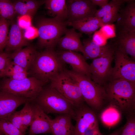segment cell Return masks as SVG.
I'll list each match as a JSON object with an SVG mask.
<instances>
[{
    "label": "cell",
    "instance_id": "ba28073f",
    "mask_svg": "<svg viewBox=\"0 0 135 135\" xmlns=\"http://www.w3.org/2000/svg\"><path fill=\"white\" fill-rule=\"evenodd\" d=\"M114 55V50L111 47L101 56L93 59L89 70L94 82L101 85L109 79Z\"/></svg>",
    "mask_w": 135,
    "mask_h": 135
},
{
    "label": "cell",
    "instance_id": "cb8c5ba5",
    "mask_svg": "<svg viewBox=\"0 0 135 135\" xmlns=\"http://www.w3.org/2000/svg\"><path fill=\"white\" fill-rule=\"evenodd\" d=\"M66 2L65 0H45V8L51 16L64 21L68 18Z\"/></svg>",
    "mask_w": 135,
    "mask_h": 135
},
{
    "label": "cell",
    "instance_id": "603a6c76",
    "mask_svg": "<svg viewBox=\"0 0 135 135\" xmlns=\"http://www.w3.org/2000/svg\"><path fill=\"white\" fill-rule=\"evenodd\" d=\"M45 0H20L13 2L16 13L20 16H34L39 7L44 4Z\"/></svg>",
    "mask_w": 135,
    "mask_h": 135
},
{
    "label": "cell",
    "instance_id": "8992f818",
    "mask_svg": "<svg viewBox=\"0 0 135 135\" xmlns=\"http://www.w3.org/2000/svg\"><path fill=\"white\" fill-rule=\"evenodd\" d=\"M45 84L33 76L20 80L8 78L3 82L0 88L1 91L25 98L31 102L35 100Z\"/></svg>",
    "mask_w": 135,
    "mask_h": 135
},
{
    "label": "cell",
    "instance_id": "5b68a950",
    "mask_svg": "<svg viewBox=\"0 0 135 135\" xmlns=\"http://www.w3.org/2000/svg\"><path fill=\"white\" fill-rule=\"evenodd\" d=\"M67 25L66 21L54 17L40 19L37 23L40 47L54 49L62 35L64 34Z\"/></svg>",
    "mask_w": 135,
    "mask_h": 135
},
{
    "label": "cell",
    "instance_id": "7a4b0ae2",
    "mask_svg": "<svg viewBox=\"0 0 135 135\" xmlns=\"http://www.w3.org/2000/svg\"><path fill=\"white\" fill-rule=\"evenodd\" d=\"M64 63L53 49L38 52L30 69L33 76L45 84L64 69Z\"/></svg>",
    "mask_w": 135,
    "mask_h": 135
},
{
    "label": "cell",
    "instance_id": "60d3db41",
    "mask_svg": "<svg viewBox=\"0 0 135 135\" xmlns=\"http://www.w3.org/2000/svg\"><path fill=\"white\" fill-rule=\"evenodd\" d=\"M4 134L0 131V135H3Z\"/></svg>",
    "mask_w": 135,
    "mask_h": 135
},
{
    "label": "cell",
    "instance_id": "8fae6325",
    "mask_svg": "<svg viewBox=\"0 0 135 135\" xmlns=\"http://www.w3.org/2000/svg\"><path fill=\"white\" fill-rule=\"evenodd\" d=\"M74 118L76 122L74 135H85L88 130L98 125L94 112L83 105L76 108Z\"/></svg>",
    "mask_w": 135,
    "mask_h": 135
},
{
    "label": "cell",
    "instance_id": "484cf974",
    "mask_svg": "<svg viewBox=\"0 0 135 135\" xmlns=\"http://www.w3.org/2000/svg\"><path fill=\"white\" fill-rule=\"evenodd\" d=\"M100 117L104 125L110 127L114 126L120 121L121 114L119 109L112 105L102 112Z\"/></svg>",
    "mask_w": 135,
    "mask_h": 135
},
{
    "label": "cell",
    "instance_id": "4dcf8cb0",
    "mask_svg": "<svg viewBox=\"0 0 135 135\" xmlns=\"http://www.w3.org/2000/svg\"><path fill=\"white\" fill-rule=\"evenodd\" d=\"M6 118L24 135L25 134L27 129L24 127L22 124L21 110L14 112Z\"/></svg>",
    "mask_w": 135,
    "mask_h": 135
},
{
    "label": "cell",
    "instance_id": "9c48e42d",
    "mask_svg": "<svg viewBox=\"0 0 135 135\" xmlns=\"http://www.w3.org/2000/svg\"><path fill=\"white\" fill-rule=\"evenodd\" d=\"M114 66L110 80L121 79L135 83V62L128 56L116 49L114 52Z\"/></svg>",
    "mask_w": 135,
    "mask_h": 135
},
{
    "label": "cell",
    "instance_id": "3957f363",
    "mask_svg": "<svg viewBox=\"0 0 135 135\" xmlns=\"http://www.w3.org/2000/svg\"><path fill=\"white\" fill-rule=\"evenodd\" d=\"M35 100L46 113L68 114L74 118L77 108L50 85L43 87Z\"/></svg>",
    "mask_w": 135,
    "mask_h": 135
},
{
    "label": "cell",
    "instance_id": "ac0fdd59",
    "mask_svg": "<svg viewBox=\"0 0 135 135\" xmlns=\"http://www.w3.org/2000/svg\"><path fill=\"white\" fill-rule=\"evenodd\" d=\"M38 52L34 47L29 45L10 53V58L11 61L28 72L32 66Z\"/></svg>",
    "mask_w": 135,
    "mask_h": 135
},
{
    "label": "cell",
    "instance_id": "74e56055",
    "mask_svg": "<svg viewBox=\"0 0 135 135\" xmlns=\"http://www.w3.org/2000/svg\"><path fill=\"white\" fill-rule=\"evenodd\" d=\"M31 17L28 15L20 16L18 18V26L22 29L24 30L31 26Z\"/></svg>",
    "mask_w": 135,
    "mask_h": 135
},
{
    "label": "cell",
    "instance_id": "277c9868",
    "mask_svg": "<svg viewBox=\"0 0 135 135\" xmlns=\"http://www.w3.org/2000/svg\"><path fill=\"white\" fill-rule=\"evenodd\" d=\"M64 70L78 84L84 101L92 108L97 110L100 108L106 98L104 88L85 75L72 70Z\"/></svg>",
    "mask_w": 135,
    "mask_h": 135
},
{
    "label": "cell",
    "instance_id": "f1b7e54d",
    "mask_svg": "<svg viewBox=\"0 0 135 135\" xmlns=\"http://www.w3.org/2000/svg\"><path fill=\"white\" fill-rule=\"evenodd\" d=\"M10 21L0 18V52H3L6 45Z\"/></svg>",
    "mask_w": 135,
    "mask_h": 135
},
{
    "label": "cell",
    "instance_id": "52a82bcc",
    "mask_svg": "<svg viewBox=\"0 0 135 135\" xmlns=\"http://www.w3.org/2000/svg\"><path fill=\"white\" fill-rule=\"evenodd\" d=\"M50 81V85L76 108L83 105L84 100L79 86L64 69L53 77Z\"/></svg>",
    "mask_w": 135,
    "mask_h": 135
},
{
    "label": "cell",
    "instance_id": "836d02e7",
    "mask_svg": "<svg viewBox=\"0 0 135 135\" xmlns=\"http://www.w3.org/2000/svg\"><path fill=\"white\" fill-rule=\"evenodd\" d=\"M10 53L0 52V78L5 76L6 70L11 61Z\"/></svg>",
    "mask_w": 135,
    "mask_h": 135
},
{
    "label": "cell",
    "instance_id": "ab89813d",
    "mask_svg": "<svg viewBox=\"0 0 135 135\" xmlns=\"http://www.w3.org/2000/svg\"><path fill=\"white\" fill-rule=\"evenodd\" d=\"M122 129V127L116 130L113 132L108 135H120Z\"/></svg>",
    "mask_w": 135,
    "mask_h": 135
},
{
    "label": "cell",
    "instance_id": "4316f807",
    "mask_svg": "<svg viewBox=\"0 0 135 135\" xmlns=\"http://www.w3.org/2000/svg\"><path fill=\"white\" fill-rule=\"evenodd\" d=\"M16 14L13 2L9 0H0V18L11 20Z\"/></svg>",
    "mask_w": 135,
    "mask_h": 135
},
{
    "label": "cell",
    "instance_id": "30bf717a",
    "mask_svg": "<svg viewBox=\"0 0 135 135\" xmlns=\"http://www.w3.org/2000/svg\"><path fill=\"white\" fill-rule=\"evenodd\" d=\"M67 4L68 22H74L94 16L97 11L90 0H68Z\"/></svg>",
    "mask_w": 135,
    "mask_h": 135
},
{
    "label": "cell",
    "instance_id": "e575fe53",
    "mask_svg": "<svg viewBox=\"0 0 135 135\" xmlns=\"http://www.w3.org/2000/svg\"><path fill=\"white\" fill-rule=\"evenodd\" d=\"M99 30L107 39L116 36L115 26L113 24H104Z\"/></svg>",
    "mask_w": 135,
    "mask_h": 135
},
{
    "label": "cell",
    "instance_id": "d6a6232c",
    "mask_svg": "<svg viewBox=\"0 0 135 135\" xmlns=\"http://www.w3.org/2000/svg\"><path fill=\"white\" fill-rule=\"evenodd\" d=\"M26 71L27 72L21 67L11 61L6 70L5 76L13 79L19 73Z\"/></svg>",
    "mask_w": 135,
    "mask_h": 135
},
{
    "label": "cell",
    "instance_id": "8d00e7d4",
    "mask_svg": "<svg viewBox=\"0 0 135 135\" xmlns=\"http://www.w3.org/2000/svg\"><path fill=\"white\" fill-rule=\"evenodd\" d=\"M92 40L100 46H102L106 45L107 39L99 30L94 32Z\"/></svg>",
    "mask_w": 135,
    "mask_h": 135
},
{
    "label": "cell",
    "instance_id": "1f68e13d",
    "mask_svg": "<svg viewBox=\"0 0 135 135\" xmlns=\"http://www.w3.org/2000/svg\"><path fill=\"white\" fill-rule=\"evenodd\" d=\"M127 118L126 124L122 127L120 135H135V118L134 112Z\"/></svg>",
    "mask_w": 135,
    "mask_h": 135
},
{
    "label": "cell",
    "instance_id": "4fadbf2b",
    "mask_svg": "<svg viewBox=\"0 0 135 135\" xmlns=\"http://www.w3.org/2000/svg\"><path fill=\"white\" fill-rule=\"evenodd\" d=\"M57 53L64 63L70 65L72 68V70L91 78L89 65L86 62L83 56L77 52L69 50H62Z\"/></svg>",
    "mask_w": 135,
    "mask_h": 135
},
{
    "label": "cell",
    "instance_id": "44dd1931",
    "mask_svg": "<svg viewBox=\"0 0 135 135\" xmlns=\"http://www.w3.org/2000/svg\"><path fill=\"white\" fill-rule=\"evenodd\" d=\"M116 44L117 49L135 59V32L120 30Z\"/></svg>",
    "mask_w": 135,
    "mask_h": 135
},
{
    "label": "cell",
    "instance_id": "2e32d148",
    "mask_svg": "<svg viewBox=\"0 0 135 135\" xmlns=\"http://www.w3.org/2000/svg\"><path fill=\"white\" fill-rule=\"evenodd\" d=\"M126 0H112L97 10L94 16L104 24H113L117 19L122 5Z\"/></svg>",
    "mask_w": 135,
    "mask_h": 135
},
{
    "label": "cell",
    "instance_id": "7c38bea8",
    "mask_svg": "<svg viewBox=\"0 0 135 135\" xmlns=\"http://www.w3.org/2000/svg\"><path fill=\"white\" fill-rule=\"evenodd\" d=\"M31 105L34 114L28 135L51 134L52 120L36 104Z\"/></svg>",
    "mask_w": 135,
    "mask_h": 135
},
{
    "label": "cell",
    "instance_id": "7402d4cb",
    "mask_svg": "<svg viewBox=\"0 0 135 135\" xmlns=\"http://www.w3.org/2000/svg\"><path fill=\"white\" fill-rule=\"evenodd\" d=\"M66 23L67 25L72 26L81 32L89 35L96 31L104 25L99 19L94 16L76 22L66 21Z\"/></svg>",
    "mask_w": 135,
    "mask_h": 135
},
{
    "label": "cell",
    "instance_id": "d6986e66",
    "mask_svg": "<svg viewBox=\"0 0 135 135\" xmlns=\"http://www.w3.org/2000/svg\"><path fill=\"white\" fill-rule=\"evenodd\" d=\"M64 34L58 42L60 47L65 50L79 52L82 53L83 45L80 40L82 34L77 32L73 28L66 29Z\"/></svg>",
    "mask_w": 135,
    "mask_h": 135
},
{
    "label": "cell",
    "instance_id": "83f0119b",
    "mask_svg": "<svg viewBox=\"0 0 135 135\" xmlns=\"http://www.w3.org/2000/svg\"><path fill=\"white\" fill-rule=\"evenodd\" d=\"M0 131L5 135H24L6 118H0Z\"/></svg>",
    "mask_w": 135,
    "mask_h": 135
},
{
    "label": "cell",
    "instance_id": "f546056e",
    "mask_svg": "<svg viewBox=\"0 0 135 135\" xmlns=\"http://www.w3.org/2000/svg\"><path fill=\"white\" fill-rule=\"evenodd\" d=\"M30 103V102H27L25 104L24 106L21 110L22 124L26 129L32 123L34 114L32 107Z\"/></svg>",
    "mask_w": 135,
    "mask_h": 135
},
{
    "label": "cell",
    "instance_id": "9a60e30c",
    "mask_svg": "<svg viewBox=\"0 0 135 135\" xmlns=\"http://www.w3.org/2000/svg\"><path fill=\"white\" fill-rule=\"evenodd\" d=\"M126 5L120 10L116 20L120 30L135 32V3L127 0Z\"/></svg>",
    "mask_w": 135,
    "mask_h": 135
},
{
    "label": "cell",
    "instance_id": "ffe728a7",
    "mask_svg": "<svg viewBox=\"0 0 135 135\" xmlns=\"http://www.w3.org/2000/svg\"><path fill=\"white\" fill-rule=\"evenodd\" d=\"M70 114H60L52 120L51 130L53 135H74V126Z\"/></svg>",
    "mask_w": 135,
    "mask_h": 135
},
{
    "label": "cell",
    "instance_id": "5bb4252c",
    "mask_svg": "<svg viewBox=\"0 0 135 135\" xmlns=\"http://www.w3.org/2000/svg\"><path fill=\"white\" fill-rule=\"evenodd\" d=\"M30 102L27 99L0 91V118H6L22 104Z\"/></svg>",
    "mask_w": 135,
    "mask_h": 135
},
{
    "label": "cell",
    "instance_id": "e0dca14e",
    "mask_svg": "<svg viewBox=\"0 0 135 135\" xmlns=\"http://www.w3.org/2000/svg\"><path fill=\"white\" fill-rule=\"evenodd\" d=\"M9 32L7 42L4 49L8 53L22 48L29 45V43L24 37L23 31L17 23L12 20Z\"/></svg>",
    "mask_w": 135,
    "mask_h": 135
},
{
    "label": "cell",
    "instance_id": "d590c367",
    "mask_svg": "<svg viewBox=\"0 0 135 135\" xmlns=\"http://www.w3.org/2000/svg\"><path fill=\"white\" fill-rule=\"evenodd\" d=\"M24 30V35L27 40H32L38 36L37 28L31 26Z\"/></svg>",
    "mask_w": 135,
    "mask_h": 135
},
{
    "label": "cell",
    "instance_id": "6da1fadb",
    "mask_svg": "<svg viewBox=\"0 0 135 135\" xmlns=\"http://www.w3.org/2000/svg\"><path fill=\"white\" fill-rule=\"evenodd\" d=\"M106 93L112 105L118 109L130 112L134 109L135 83L121 79L110 80Z\"/></svg>",
    "mask_w": 135,
    "mask_h": 135
},
{
    "label": "cell",
    "instance_id": "d4e9b609",
    "mask_svg": "<svg viewBox=\"0 0 135 135\" xmlns=\"http://www.w3.org/2000/svg\"><path fill=\"white\" fill-rule=\"evenodd\" d=\"M83 56L86 59H93L103 54L111 47L106 45L100 46L97 44L92 40L88 38L83 41Z\"/></svg>",
    "mask_w": 135,
    "mask_h": 135
},
{
    "label": "cell",
    "instance_id": "f35d334b",
    "mask_svg": "<svg viewBox=\"0 0 135 135\" xmlns=\"http://www.w3.org/2000/svg\"><path fill=\"white\" fill-rule=\"evenodd\" d=\"M90 1L94 5L98 6L101 8L104 6L109 2L108 0H91Z\"/></svg>",
    "mask_w": 135,
    "mask_h": 135
}]
</instances>
